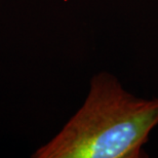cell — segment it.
I'll return each mask as SVG.
<instances>
[{"label": "cell", "instance_id": "6da1fadb", "mask_svg": "<svg viewBox=\"0 0 158 158\" xmlns=\"http://www.w3.org/2000/svg\"><path fill=\"white\" fill-rule=\"evenodd\" d=\"M158 126V97L146 99L126 90L118 78L99 72L85 101L34 158H143L150 134Z\"/></svg>", "mask_w": 158, "mask_h": 158}]
</instances>
